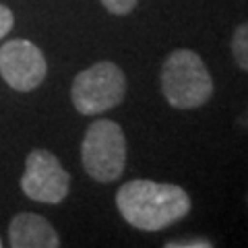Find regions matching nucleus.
I'll use <instances>...</instances> for the list:
<instances>
[{"label": "nucleus", "mask_w": 248, "mask_h": 248, "mask_svg": "<svg viewBox=\"0 0 248 248\" xmlns=\"http://www.w3.org/2000/svg\"><path fill=\"white\" fill-rule=\"evenodd\" d=\"M116 207L133 228L157 232L188 215L190 197L178 184L130 180L116 192Z\"/></svg>", "instance_id": "f257e3e1"}, {"label": "nucleus", "mask_w": 248, "mask_h": 248, "mask_svg": "<svg viewBox=\"0 0 248 248\" xmlns=\"http://www.w3.org/2000/svg\"><path fill=\"white\" fill-rule=\"evenodd\" d=\"M161 91L178 110H195L213 95V79L203 58L192 50H174L161 66Z\"/></svg>", "instance_id": "f03ea898"}, {"label": "nucleus", "mask_w": 248, "mask_h": 248, "mask_svg": "<svg viewBox=\"0 0 248 248\" xmlns=\"http://www.w3.org/2000/svg\"><path fill=\"white\" fill-rule=\"evenodd\" d=\"M83 168L95 182H114L126 166V139L114 120H95L89 124L81 145Z\"/></svg>", "instance_id": "7ed1b4c3"}, {"label": "nucleus", "mask_w": 248, "mask_h": 248, "mask_svg": "<svg viewBox=\"0 0 248 248\" xmlns=\"http://www.w3.org/2000/svg\"><path fill=\"white\" fill-rule=\"evenodd\" d=\"M126 95V77L122 68L110 60L97 62L75 77L71 99L77 112L97 116L122 104Z\"/></svg>", "instance_id": "20e7f679"}, {"label": "nucleus", "mask_w": 248, "mask_h": 248, "mask_svg": "<svg viewBox=\"0 0 248 248\" xmlns=\"http://www.w3.org/2000/svg\"><path fill=\"white\" fill-rule=\"evenodd\" d=\"M23 192L37 203L58 205L66 199L71 176L58 157L48 149H33L25 159V174L21 178Z\"/></svg>", "instance_id": "39448f33"}, {"label": "nucleus", "mask_w": 248, "mask_h": 248, "mask_svg": "<svg viewBox=\"0 0 248 248\" xmlns=\"http://www.w3.org/2000/svg\"><path fill=\"white\" fill-rule=\"evenodd\" d=\"M48 64L42 50L29 40H11L0 48V75L15 91H33L46 79Z\"/></svg>", "instance_id": "423d86ee"}, {"label": "nucleus", "mask_w": 248, "mask_h": 248, "mask_svg": "<svg viewBox=\"0 0 248 248\" xmlns=\"http://www.w3.org/2000/svg\"><path fill=\"white\" fill-rule=\"evenodd\" d=\"M9 244L13 248H56L60 246V240L46 217L19 213L9 223Z\"/></svg>", "instance_id": "0eeeda50"}, {"label": "nucleus", "mask_w": 248, "mask_h": 248, "mask_svg": "<svg viewBox=\"0 0 248 248\" xmlns=\"http://www.w3.org/2000/svg\"><path fill=\"white\" fill-rule=\"evenodd\" d=\"M232 56H234L236 64L248 73V21L238 25L232 37Z\"/></svg>", "instance_id": "6e6552de"}, {"label": "nucleus", "mask_w": 248, "mask_h": 248, "mask_svg": "<svg viewBox=\"0 0 248 248\" xmlns=\"http://www.w3.org/2000/svg\"><path fill=\"white\" fill-rule=\"evenodd\" d=\"M139 0H102L104 9L112 15H128L137 6Z\"/></svg>", "instance_id": "1a4fd4ad"}, {"label": "nucleus", "mask_w": 248, "mask_h": 248, "mask_svg": "<svg viewBox=\"0 0 248 248\" xmlns=\"http://www.w3.org/2000/svg\"><path fill=\"white\" fill-rule=\"evenodd\" d=\"M166 248H211L213 244L207 238H192V240H172L166 242Z\"/></svg>", "instance_id": "9d476101"}, {"label": "nucleus", "mask_w": 248, "mask_h": 248, "mask_svg": "<svg viewBox=\"0 0 248 248\" xmlns=\"http://www.w3.org/2000/svg\"><path fill=\"white\" fill-rule=\"evenodd\" d=\"M13 23H15V17L9 6L0 4V40H4L9 35V31L13 29Z\"/></svg>", "instance_id": "9b49d317"}, {"label": "nucleus", "mask_w": 248, "mask_h": 248, "mask_svg": "<svg viewBox=\"0 0 248 248\" xmlns=\"http://www.w3.org/2000/svg\"><path fill=\"white\" fill-rule=\"evenodd\" d=\"M0 246H2V240H0Z\"/></svg>", "instance_id": "f8f14e48"}, {"label": "nucleus", "mask_w": 248, "mask_h": 248, "mask_svg": "<svg viewBox=\"0 0 248 248\" xmlns=\"http://www.w3.org/2000/svg\"><path fill=\"white\" fill-rule=\"evenodd\" d=\"M246 201H248V197H246Z\"/></svg>", "instance_id": "ddd939ff"}]
</instances>
